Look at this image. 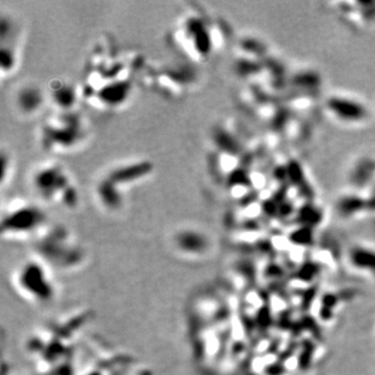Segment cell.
I'll list each match as a JSON object with an SVG mask.
<instances>
[{
    "label": "cell",
    "mask_w": 375,
    "mask_h": 375,
    "mask_svg": "<svg viewBox=\"0 0 375 375\" xmlns=\"http://www.w3.org/2000/svg\"><path fill=\"white\" fill-rule=\"evenodd\" d=\"M47 97L56 111H75L81 98L80 87L68 80L58 79L49 85Z\"/></svg>",
    "instance_id": "cell-10"
},
{
    "label": "cell",
    "mask_w": 375,
    "mask_h": 375,
    "mask_svg": "<svg viewBox=\"0 0 375 375\" xmlns=\"http://www.w3.org/2000/svg\"><path fill=\"white\" fill-rule=\"evenodd\" d=\"M170 246L173 252L185 260H199L207 254L210 240L197 227L184 225L176 228L170 237Z\"/></svg>",
    "instance_id": "cell-8"
},
{
    "label": "cell",
    "mask_w": 375,
    "mask_h": 375,
    "mask_svg": "<svg viewBox=\"0 0 375 375\" xmlns=\"http://www.w3.org/2000/svg\"><path fill=\"white\" fill-rule=\"evenodd\" d=\"M2 187L4 188L10 183L14 170L13 157L6 149H2Z\"/></svg>",
    "instance_id": "cell-14"
},
{
    "label": "cell",
    "mask_w": 375,
    "mask_h": 375,
    "mask_svg": "<svg viewBox=\"0 0 375 375\" xmlns=\"http://www.w3.org/2000/svg\"><path fill=\"white\" fill-rule=\"evenodd\" d=\"M44 211L22 197H14L3 205L2 234L9 240L40 239L49 228Z\"/></svg>",
    "instance_id": "cell-5"
},
{
    "label": "cell",
    "mask_w": 375,
    "mask_h": 375,
    "mask_svg": "<svg viewBox=\"0 0 375 375\" xmlns=\"http://www.w3.org/2000/svg\"><path fill=\"white\" fill-rule=\"evenodd\" d=\"M19 28L10 16L3 15L0 22L2 47H0V73L3 80L10 77L19 64Z\"/></svg>",
    "instance_id": "cell-9"
},
{
    "label": "cell",
    "mask_w": 375,
    "mask_h": 375,
    "mask_svg": "<svg viewBox=\"0 0 375 375\" xmlns=\"http://www.w3.org/2000/svg\"><path fill=\"white\" fill-rule=\"evenodd\" d=\"M195 70L191 63L157 64L144 67L141 72L143 82L149 89L169 98H178L189 92L196 81Z\"/></svg>",
    "instance_id": "cell-7"
},
{
    "label": "cell",
    "mask_w": 375,
    "mask_h": 375,
    "mask_svg": "<svg viewBox=\"0 0 375 375\" xmlns=\"http://www.w3.org/2000/svg\"><path fill=\"white\" fill-rule=\"evenodd\" d=\"M30 186L43 201L66 209H75L78 190L73 177L61 163L48 160L35 167L30 175Z\"/></svg>",
    "instance_id": "cell-4"
},
{
    "label": "cell",
    "mask_w": 375,
    "mask_h": 375,
    "mask_svg": "<svg viewBox=\"0 0 375 375\" xmlns=\"http://www.w3.org/2000/svg\"><path fill=\"white\" fill-rule=\"evenodd\" d=\"M11 280L16 293L33 305H46L57 295L52 268L35 255L18 265Z\"/></svg>",
    "instance_id": "cell-6"
},
{
    "label": "cell",
    "mask_w": 375,
    "mask_h": 375,
    "mask_svg": "<svg viewBox=\"0 0 375 375\" xmlns=\"http://www.w3.org/2000/svg\"><path fill=\"white\" fill-rule=\"evenodd\" d=\"M91 130L79 110L53 111L44 117L38 129V141L44 151L68 154L84 147Z\"/></svg>",
    "instance_id": "cell-2"
},
{
    "label": "cell",
    "mask_w": 375,
    "mask_h": 375,
    "mask_svg": "<svg viewBox=\"0 0 375 375\" xmlns=\"http://www.w3.org/2000/svg\"><path fill=\"white\" fill-rule=\"evenodd\" d=\"M153 171L149 159L135 158L106 171L95 186L96 199L106 211L116 212L124 202V190L144 182Z\"/></svg>",
    "instance_id": "cell-3"
},
{
    "label": "cell",
    "mask_w": 375,
    "mask_h": 375,
    "mask_svg": "<svg viewBox=\"0 0 375 375\" xmlns=\"http://www.w3.org/2000/svg\"><path fill=\"white\" fill-rule=\"evenodd\" d=\"M47 95L34 84H25L15 94L16 108L24 116H33L42 111Z\"/></svg>",
    "instance_id": "cell-11"
},
{
    "label": "cell",
    "mask_w": 375,
    "mask_h": 375,
    "mask_svg": "<svg viewBox=\"0 0 375 375\" xmlns=\"http://www.w3.org/2000/svg\"><path fill=\"white\" fill-rule=\"evenodd\" d=\"M221 29L212 22L198 8H188L169 30L168 44L189 63L207 60L221 40Z\"/></svg>",
    "instance_id": "cell-1"
},
{
    "label": "cell",
    "mask_w": 375,
    "mask_h": 375,
    "mask_svg": "<svg viewBox=\"0 0 375 375\" xmlns=\"http://www.w3.org/2000/svg\"><path fill=\"white\" fill-rule=\"evenodd\" d=\"M353 266L362 270L375 271V252L365 247H355L350 253Z\"/></svg>",
    "instance_id": "cell-13"
},
{
    "label": "cell",
    "mask_w": 375,
    "mask_h": 375,
    "mask_svg": "<svg viewBox=\"0 0 375 375\" xmlns=\"http://www.w3.org/2000/svg\"><path fill=\"white\" fill-rule=\"evenodd\" d=\"M326 106L332 116L343 122H361L368 116V112L362 103L342 96L330 97Z\"/></svg>",
    "instance_id": "cell-12"
}]
</instances>
